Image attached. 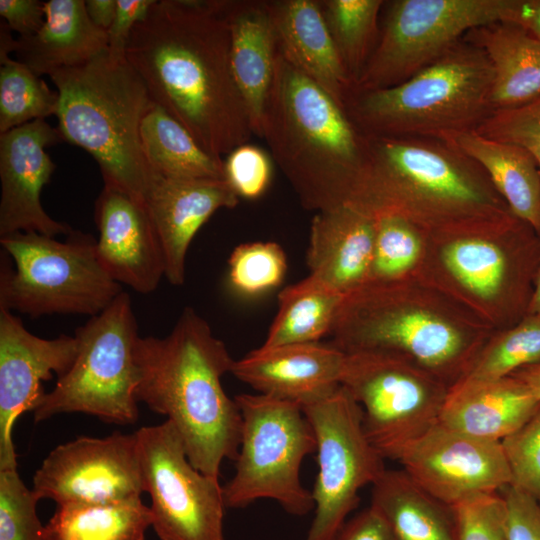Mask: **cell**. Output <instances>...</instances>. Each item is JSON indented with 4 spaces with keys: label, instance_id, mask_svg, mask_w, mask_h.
<instances>
[{
    "label": "cell",
    "instance_id": "ee69618b",
    "mask_svg": "<svg viewBox=\"0 0 540 540\" xmlns=\"http://www.w3.org/2000/svg\"><path fill=\"white\" fill-rule=\"evenodd\" d=\"M500 493L505 502L507 540H540V504L511 485Z\"/></svg>",
    "mask_w": 540,
    "mask_h": 540
},
{
    "label": "cell",
    "instance_id": "74e56055",
    "mask_svg": "<svg viewBox=\"0 0 540 540\" xmlns=\"http://www.w3.org/2000/svg\"><path fill=\"white\" fill-rule=\"evenodd\" d=\"M231 289L247 298L259 297L277 288L287 271V258L275 242H249L235 247L228 259Z\"/></svg>",
    "mask_w": 540,
    "mask_h": 540
},
{
    "label": "cell",
    "instance_id": "bcb514c9",
    "mask_svg": "<svg viewBox=\"0 0 540 540\" xmlns=\"http://www.w3.org/2000/svg\"><path fill=\"white\" fill-rule=\"evenodd\" d=\"M0 16L19 38L36 34L44 24V2L38 0H0Z\"/></svg>",
    "mask_w": 540,
    "mask_h": 540
},
{
    "label": "cell",
    "instance_id": "816d5d0a",
    "mask_svg": "<svg viewBox=\"0 0 540 540\" xmlns=\"http://www.w3.org/2000/svg\"><path fill=\"white\" fill-rule=\"evenodd\" d=\"M528 314L540 316V257L534 279Z\"/></svg>",
    "mask_w": 540,
    "mask_h": 540
},
{
    "label": "cell",
    "instance_id": "7c38bea8",
    "mask_svg": "<svg viewBox=\"0 0 540 540\" xmlns=\"http://www.w3.org/2000/svg\"><path fill=\"white\" fill-rule=\"evenodd\" d=\"M341 385L360 405L369 441L396 460L438 423L450 388L405 359L370 351L346 353Z\"/></svg>",
    "mask_w": 540,
    "mask_h": 540
},
{
    "label": "cell",
    "instance_id": "30bf717a",
    "mask_svg": "<svg viewBox=\"0 0 540 540\" xmlns=\"http://www.w3.org/2000/svg\"><path fill=\"white\" fill-rule=\"evenodd\" d=\"M78 353L33 411L40 422L56 414L80 412L106 423L134 424L139 416L135 347L138 326L130 296L122 292L90 317L75 335Z\"/></svg>",
    "mask_w": 540,
    "mask_h": 540
},
{
    "label": "cell",
    "instance_id": "2e32d148",
    "mask_svg": "<svg viewBox=\"0 0 540 540\" xmlns=\"http://www.w3.org/2000/svg\"><path fill=\"white\" fill-rule=\"evenodd\" d=\"M32 489L58 505L140 499L145 491L135 433L82 436L57 446L35 472Z\"/></svg>",
    "mask_w": 540,
    "mask_h": 540
},
{
    "label": "cell",
    "instance_id": "9c48e42d",
    "mask_svg": "<svg viewBox=\"0 0 540 540\" xmlns=\"http://www.w3.org/2000/svg\"><path fill=\"white\" fill-rule=\"evenodd\" d=\"M64 241L36 232L0 237V309L31 318L95 316L122 292L101 265L97 240L72 230Z\"/></svg>",
    "mask_w": 540,
    "mask_h": 540
},
{
    "label": "cell",
    "instance_id": "8992f818",
    "mask_svg": "<svg viewBox=\"0 0 540 540\" xmlns=\"http://www.w3.org/2000/svg\"><path fill=\"white\" fill-rule=\"evenodd\" d=\"M49 76L59 96L56 117L62 139L95 159L104 186L145 205L158 175L144 156L140 128L155 103L125 53L108 48Z\"/></svg>",
    "mask_w": 540,
    "mask_h": 540
},
{
    "label": "cell",
    "instance_id": "52a82bcc",
    "mask_svg": "<svg viewBox=\"0 0 540 540\" xmlns=\"http://www.w3.org/2000/svg\"><path fill=\"white\" fill-rule=\"evenodd\" d=\"M540 234L511 212L428 233L421 279L498 331L528 314Z\"/></svg>",
    "mask_w": 540,
    "mask_h": 540
},
{
    "label": "cell",
    "instance_id": "836d02e7",
    "mask_svg": "<svg viewBox=\"0 0 540 540\" xmlns=\"http://www.w3.org/2000/svg\"><path fill=\"white\" fill-rule=\"evenodd\" d=\"M373 216L375 241L367 284H391L421 278L428 232L394 213Z\"/></svg>",
    "mask_w": 540,
    "mask_h": 540
},
{
    "label": "cell",
    "instance_id": "8d00e7d4",
    "mask_svg": "<svg viewBox=\"0 0 540 540\" xmlns=\"http://www.w3.org/2000/svg\"><path fill=\"white\" fill-rule=\"evenodd\" d=\"M0 134L55 115L59 96L25 64L0 59Z\"/></svg>",
    "mask_w": 540,
    "mask_h": 540
},
{
    "label": "cell",
    "instance_id": "7402d4cb",
    "mask_svg": "<svg viewBox=\"0 0 540 540\" xmlns=\"http://www.w3.org/2000/svg\"><path fill=\"white\" fill-rule=\"evenodd\" d=\"M239 197L226 180L180 179L159 176L145 206L161 245L165 278L174 286L185 281L189 246L219 209L234 208Z\"/></svg>",
    "mask_w": 540,
    "mask_h": 540
},
{
    "label": "cell",
    "instance_id": "44dd1931",
    "mask_svg": "<svg viewBox=\"0 0 540 540\" xmlns=\"http://www.w3.org/2000/svg\"><path fill=\"white\" fill-rule=\"evenodd\" d=\"M345 361L346 353L331 343L260 346L234 360L231 373L259 394L302 407L341 385Z\"/></svg>",
    "mask_w": 540,
    "mask_h": 540
},
{
    "label": "cell",
    "instance_id": "cb8c5ba5",
    "mask_svg": "<svg viewBox=\"0 0 540 540\" xmlns=\"http://www.w3.org/2000/svg\"><path fill=\"white\" fill-rule=\"evenodd\" d=\"M278 50L336 102L345 104L355 89L323 18L319 0L268 1Z\"/></svg>",
    "mask_w": 540,
    "mask_h": 540
},
{
    "label": "cell",
    "instance_id": "f6af8a7d",
    "mask_svg": "<svg viewBox=\"0 0 540 540\" xmlns=\"http://www.w3.org/2000/svg\"><path fill=\"white\" fill-rule=\"evenodd\" d=\"M156 0H117L116 14L107 31L108 48L125 53L134 27L143 21Z\"/></svg>",
    "mask_w": 540,
    "mask_h": 540
},
{
    "label": "cell",
    "instance_id": "4316f807",
    "mask_svg": "<svg viewBox=\"0 0 540 540\" xmlns=\"http://www.w3.org/2000/svg\"><path fill=\"white\" fill-rule=\"evenodd\" d=\"M45 21L31 37L18 38L15 54L37 75L84 64L108 49L107 32L90 20L83 0L44 2Z\"/></svg>",
    "mask_w": 540,
    "mask_h": 540
},
{
    "label": "cell",
    "instance_id": "d6a6232c",
    "mask_svg": "<svg viewBox=\"0 0 540 540\" xmlns=\"http://www.w3.org/2000/svg\"><path fill=\"white\" fill-rule=\"evenodd\" d=\"M150 507L140 499L58 505L44 526L45 540H145Z\"/></svg>",
    "mask_w": 540,
    "mask_h": 540
},
{
    "label": "cell",
    "instance_id": "f35d334b",
    "mask_svg": "<svg viewBox=\"0 0 540 540\" xmlns=\"http://www.w3.org/2000/svg\"><path fill=\"white\" fill-rule=\"evenodd\" d=\"M37 497L17 469L0 471V540H45Z\"/></svg>",
    "mask_w": 540,
    "mask_h": 540
},
{
    "label": "cell",
    "instance_id": "5bb4252c",
    "mask_svg": "<svg viewBox=\"0 0 540 540\" xmlns=\"http://www.w3.org/2000/svg\"><path fill=\"white\" fill-rule=\"evenodd\" d=\"M301 408L315 434L318 465L305 540H333L358 506L359 491L386 469L384 458L365 433L360 405L342 385Z\"/></svg>",
    "mask_w": 540,
    "mask_h": 540
},
{
    "label": "cell",
    "instance_id": "60d3db41",
    "mask_svg": "<svg viewBox=\"0 0 540 540\" xmlns=\"http://www.w3.org/2000/svg\"><path fill=\"white\" fill-rule=\"evenodd\" d=\"M511 486L540 504V405L529 420L501 441Z\"/></svg>",
    "mask_w": 540,
    "mask_h": 540
},
{
    "label": "cell",
    "instance_id": "d4e9b609",
    "mask_svg": "<svg viewBox=\"0 0 540 540\" xmlns=\"http://www.w3.org/2000/svg\"><path fill=\"white\" fill-rule=\"evenodd\" d=\"M231 38L234 77L254 135L261 137L278 43L268 1L221 0Z\"/></svg>",
    "mask_w": 540,
    "mask_h": 540
},
{
    "label": "cell",
    "instance_id": "1f68e13d",
    "mask_svg": "<svg viewBox=\"0 0 540 540\" xmlns=\"http://www.w3.org/2000/svg\"><path fill=\"white\" fill-rule=\"evenodd\" d=\"M344 295L308 275L278 295V312L261 347L319 342L330 335Z\"/></svg>",
    "mask_w": 540,
    "mask_h": 540
},
{
    "label": "cell",
    "instance_id": "603a6c76",
    "mask_svg": "<svg viewBox=\"0 0 540 540\" xmlns=\"http://www.w3.org/2000/svg\"><path fill=\"white\" fill-rule=\"evenodd\" d=\"M375 241L374 216L354 205L316 212L309 235V275L346 296L367 284Z\"/></svg>",
    "mask_w": 540,
    "mask_h": 540
},
{
    "label": "cell",
    "instance_id": "8fae6325",
    "mask_svg": "<svg viewBox=\"0 0 540 540\" xmlns=\"http://www.w3.org/2000/svg\"><path fill=\"white\" fill-rule=\"evenodd\" d=\"M234 399L242 430L235 473L223 486L225 506L244 508L259 499H271L292 515L314 510L300 469L304 458L316 452V438L301 406L259 393Z\"/></svg>",
    "mask_w": 540,
    "mask_h": 540
},
{
    "label": "cell",
    "instance_id": "4fadbf2b",
    "mask_svg": "<svg viewBox=\"0 0 540 540\" xmlns=\"http://www.w3.org/2000/svg\"><path fill=\"white\" fill-rule=\"evenodd\" d=\"M512 0H395L354 91L395 86L440 58L470 31L506 22Z\"/></svg>",
    "mask_w": 540,
    "mask_h": 540
},
{
    "label": "cell",
    "instance_id": "9a60e30c",
    "mask_svg": "<svg viewBox=\"0 0 540 540\" xmlns=\"http://www.w3.org/2000/svg\"><path fill=\"white\" fill-rule=\"evenodd\" d=\"M135 435L151 527L160 540H225L223 486L191 464L174 425L166 420Z\"/></svg>",
    "mask_w": 540,
    "mask_h": 540
},
{
    "label": "cell",
    "instance_id": "d6986e66",
    "mask_svg": "<svg viewBox=\"0 0 540 540\" xmlns=\"http://www.w3.org/2000/svg\"><path fill=\"white\" fill-rule=\"evenodd\" d=\"M62 140L45 119L0 134V237L16 232L56 237L73 230L51 218L40 201L55 170L46 148Z\"/></svg>",
    "mask_w": 540,
    "mask_h": 540
},
{
    "label": "cell",
    "instance_id": "7bdbcfd3",
    "mask_svg": "<svg viewBox=\"0 0 540 540\" xmlns=\"http://www.w3.org/2000/svg\"><path fill=\"white\" fill-rule=\"evenodd\" d=\"M225 180L240 198L257 199L268 189L272 179V163L261 148L243 144L224 160Z\"/></svg>",
    "mask_w": 540,
    "mask_h": 540
},
{
    "label": "cell",
    "instance_id": "7a4b0ae2",
    "mask_svg": "<svg viewBox=\"0 0 540 540\" xmlns=\"http://www.w3.org/2000/svg\"><path fill=\"white\" fill-rule=\"evenodd\" d=\"M136 399L167 416L180 435L191 464L219 478L225 459L239 452L242 416L222 386L234 359L207 321L183 310L165 337H139Z\"/></svg>",
    "mask_w": 540,
    "mask_h": 540
},
{
    "label": "cell",
    "instance_id": "83f0119b",
    "mask_svg": "<svg viewBox=\"0 0 540 540\" xmlns=\"http://www.w3.org/2000/svg\"><path fill=\"white\" fill-rule=\"evenodd\" d=\"M478 164L511 213L540 234V171L520 146L487 138L476 130L444 138Z\"/></svg>",
    "mask_w": 540,
    "mask_h": 540
},
{
    "label": "cell",
    "instance_id": "ac0fdd59",
    "mask_svg": "<svg viewBox=\"0 0 540 540\" xmlns=\"http://www.w3.org/2000/svg\"><path fill=\"white\" fill-rule=\"evenodd\" d=\"M78 353L75 336L44 339L29 332L11 311L0 309V471L17 469L12 432L17 418L34 411L41 383L63 376Z\"/></svg>",
    "mask_w": 540,
    "mask_h": 540
},
{
    "label": "cell",
    "instance_id": "f907efd6",
    "mask_svg": "<svg viewBox=\"0 0 540 540\" xmlns=\"http://www.w3.org/2000/svg\"><path fill=\"white\" fill-rule=\"evenodd\" d=\"M511 375L524 382L534 396L540 400V364L520 368Z\"/></svg>",
    "mask_w": 540,
    "mask_h": 540
},
{
    "label": "cell",
    "instance_id": "277c9868",
    "mask_svg": "<svg viewBox=\"0 0 540 540\" xmlns=\"http://www.w3.org/2000/svg\"><path fill=\"white\" fill-rule=\"evenodd\" d=\"M261 137L304 208L320 212L352 204L368 136L279 50Z\"/></svg>",
    "mask_w": 540,
    "mask_h": 540
},
{
    "label": "cell",
    "instance_id": "f1b7e54d",
    "mask_svg": "<svg viewBox=\"0 0 540 540\" xmlns=\"http://www.w3.org/2000/svg\"><path fill=\"white\" fill-rule=\"evenodd\" d=\"M467 41L480 48L493 71V110L524 104L540 95V42L505 22L470 31Z\"/></svg>",
    "mask_w": 540,
    "mask_h": 540
},
{
    "label": "cell",
    "instance_id": "3957f363",
    "mask_svg": "<svg viewBox=\"0 0 540 540\" xmlns=\"http://www.w3.org/2000/svg\"><path fill=\"white\" fill-rule=\"evenodd\" d=\"M494 331L448 294L417 278L366 284L344 296L330 343L345 353L400 357L451 387Z\"/></svg>",
    "mask_w": 540,
    "mask_h": 540
},
{
    "label": "cell",
    "instance_id": "ab89813d",
    "mask_svg": "<svg viewBox=\"0 0 540 540\" xmlns=\"http://www.w3.org/2000/svg\"><path fill=\"white\" fill-rule=\"evenodd\" d=\"M476 131L522 147L532 155L540 171V95L515 107L493 110Z\"/></svg>",
    "mask_w": 540,
    "mask_h": 540
},
{
    "label": "cell",
    "instance_id": "484cf974",
    "mask_svg": "<svg viewBox=\"0 0 540 540\" xmlns=\"http://www.w3.org/2000/svg\"><path fill=\"white\" fill-rule=\"evenodd\" d=\"M540 405L528 386L513 375L497 380L456 383L449 388L438 422L450 429L502 441Z\"/></svg>",
    "mask_w": 540,
    "mask_h": 540
},
{
    "label": "cell",
    "instance_id": "681fc988",
    "mask_svg": "<svg viewBox=\"0 0 540 540\" xmlns=\"http://www.w3.org/2000/svg\"><path fill=\"white\" fill-rule=\"evenodd\" d=\"M85 4L92 23L107 32L116 14L117 0H87Z\"/></svg>",
    "mask_w": 540,
    "mask_h": 540
},
{
    "label": "cell",
    "instance_id": "5b68a950",
    "mask_svg": "<svg viewBox=\"0 0 540 540\" xmlns=\"http://www.w3.org/2000/svg\"><path fill=\"white\" fill-rule=\"evenodd\" d=\"M351 205L400 215L428 233L511 212L473 160L442 140L417 137L368 136Z\"/></svg>",
    "mask_w": 540,
    "mask_h": 540
},
{
    "label": "cell",
    "instance_id": "ffe728a7",
    "mask_svg": "<svg viewBox=\"0 0 540 540\" xmlns=\"http://www.w3.org/2000/svg\"><path fill=\"white\" fill-rule=\"evenodd\" d=\"M98 259L113 280L141 294L165 277L160 242L147 208L129 195L104 186L95 202Z\"/></svg>",
    "mask_w": 540,
    "mask_h": 540
},
{
    "label": "cell",
    "instance_id": "e0dca14e",
    "mask_svg": "<svg viewBox=\"0 0 540 540\" xmlns=\"http://www.w3.org/2000/svg\"><path fill=\"white\" fill-rule=\"evenodd\" d=\"M398 460L419 486L452 507L511 484L500 441L468 435L439 422L413 441Z\"/></svg>",
    "mask_w": 540,
    "mask_h": 540
},
{
    "label": "cell",
    "instance_id": "4dcf8cb0",
    "mask_svg": "<svg viewBox=\"0 0 540 540\" xmlns=\"http://www.w3.org/2000/svg\"><path fill=\"white\" fill-rule=\"evenodd\" d=\"M144 156L156 175L225 180L224 160L207 153L176 119L154 104L140 128Z\"/></svg>",
    "mask_w": 540,
    "mask_h": 540
},
{
    "label": "cell",
    "instance_id": "e575fe53",
    "mask_svg": "<svg viewBox=\"0 0 540 540\" xmlns=\"http://www.w3.org/2000/svg\"><path fill=\"white\" fill-rule=\"evenodd\" d=\"M535 364H540V316L527 314L511 327L494 331L456 383L497 380Z\"/></svg>",
    "mask_w": 540,
    "mask_h": 540
},
{
    "label": "cell",
    "instance_id": "ba28073f",
    "mask_svg": "<svg viewBox=\"0 0 540 540\" xmlns=\"http://www.w3.org/2000/svg\"><path fill=\"white\" fill-rule=\"evenodd\" d=\"M492 85L484 52L460 41L400 84L353 91L345 109L368 136L443 140L476 130L489 116Z\"/></svg>",
    "mask_w": 540,
    "mask_h": 540
},
{
    "label": "cell",
    "instance_id": "f546056e",
    "mask_svg": "<svg viewBox=\"0 0 540 540\" xmlns=\"http://www.w3.org/2000/svg\"><path fill=\"white\" fill-rule=\"evenodd\" d=\"M371 505L397 540H457L454 508L419 486L403 470H388L372 484Z\"/></svg>",
    "mask_w": 540,
    "mask_h": 540
},
{
    "label": "cell",
    "instance_id": "6da1fadb",
    "mask_svg": "<svg viewBox=\"0 0 540 540\" xmlns=\"http://www.w3.org/2000/svg\"><path fill=\"white\" fill-rule=\"evenodd\" d=\"M125 55L153 102L213 157L223 160L254 135L221 0H156Z\"/></svg>",
    "mask_w": 540,
    "mask_h": 540
},
{
    "label": "cell",
    "instance_id": "7dc6e473",
    "mask_svg": "<svg viewBox=\"0 0 540 540\" xmlns=\"http://www.w3.org/2000/svg\"><path fill=\"white\" fill-rule=\"evenodd\" d=\"M333 540H397L391 527L372 505L346 520Z\"/></svg>",
    "mask_w": 540,
    "mask_h": 540
},
{
    "label": "cell",
    "instance_id": "b9f144b4",
    "mask_svg": "<svg viewBox=\"0 0 540 540\" xmlns=\"http://www.w3.org/2000/svg\"><path fill=\"white\" fill-rule=\"evenodd\" d=\"M453 508L457 540H507L505 502L500 492L470 497Z\"/></svg>",
    "mask_w": 540,
    "mask_h": 540
},
{
    "label": "cell",
    "instance_id": "d590c367",
    "mask_svg": "<svg viewBox=\"0 0 540 540\" xmlns=\"http://www.w3.org/2000/svg\"><path fill=\"white\" fill-rule=\"evenodd\" d=\"M383 3L382 0H319L327 28L355 85L374 49Z\"/></svg>",
    "mask_w": 540,
    "mask_h": 540
},
{
    "label": "cell",
    "instance_id": "c3c4849f",
    "mask_svg": "<svg viewBox=\"0 0 540 540\" xmlns=\"http://www.w3.org/2000/svg\"><path fill=\"white\" fill-rule=\"evenodd\" d=\"M505 23L522 28L540 42V0H512Z\"/></svg>",
    "mask_w": 540,
    "mask_h": 540
}]
</instances>
